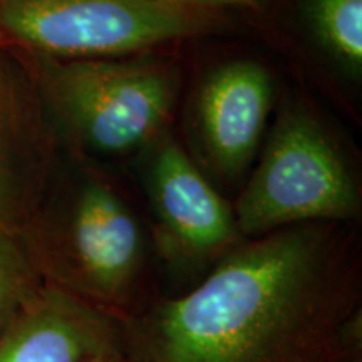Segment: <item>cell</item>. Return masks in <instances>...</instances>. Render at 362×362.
I'll list each match as a JSON object with an SVG mask.
<instances>
[{
    "label": "cell",
    "mask_w": 362,
    "mask_h": 362,
    "mask_svg": "<svg viewBox=\"0 0 362 362\" xmlns=\"http://www.w3.org/2000/svg\"><path fill=\"white\" fill-rule=\"evenodd\" d=\"M361 305L356 240L302 223L243 240L197 285L123 324L134 362H325Z\"/></svg>",
    "instance_id": "1"
},
{
    "label": "cell",
    "mask_w": 362,
    "mask_h": 362,
    "mask_svg": "<svg viewBox=\"0 0 362 362\" xmlns=\"http://www.w3.org/2000/svg\"><path fill=\"white\" fill-rule=\"evenodd\" d=\"M45 285L126 324L163 297L155 292L151 235L101 181L62 185L59 171L21 232Z\"/></svg>",
    "instance_id": "2"
},
{
    "label": "cell",
    "mask_w": 362,
    "mask_h": 362,
    "mask_svg": "<svg viewBox=\"0 0 362 362\" xmlns=\"http://www.w3.org/2000/svg\"><path fill=\"white\" fill-rule=\"evenodd\" d=\"M17 54L33 76L59 141L119 155L155 138L168 119L176 94L168 66Z\"/></svg>",
    "instance_id": "3"
},
{
    "label": "cell",
    "mask_w": 362,
    "mask_h": 362,
    "mask_svg": "<svg viewBox=\"0 0 362 362\" xmlns=\"http://www.w3.org/2000/svg\"><path fill=\"white\" fill-rule=\"evenodd\" d=\"M200 7L170 0H0V39L17 52L110 59L210 27Z\"/></svg>",
    "instance_id": "4"
},
{
    "label": "cell",
    "mask_w": 362,
    "mask_h": 362,
    "mask_svg": "<svg viewBox=\"0 0 362 362\" xmlns=\"http://www.w3.org/2000/svg\"><path fill=\"white\" fill-rule=\"evenodd\" d=\"M243 238L302 223H344L359 215V192L329 134L302 110L280 116L259 168L235 203Z\"/></svg>",
    "instance_id": "5"
},
{
    "label": "cell",
    "mask_w": 362,
    "mask_h": 362,
    "mask_svg": "<svg viewBox=\"0 0 362 362\" xmlns=\"http://www.w3.org/2000/svg\"><path fill=\"white\" fill-rule=\"evenodd\" d=\"M155 253L185 292L243 242L233 208L216 193L185 149L171 138L158 146L148 170Z\"/></svg>",
    "instance_id": "6"
},
{
    "label": "cell",
    "mask_w": 362,
    "mask_h": 362,
    "mask_svg": "<svg viewBox=\"0 0 362 362\" xmlns=\"http://www.w3.org/2000/svg\"><path fill=\"white\" fill-rule=\"evenodd\" d=\"M57 136L25 62L0 49V228L19 233L57 175Z\"/></svg>",
    "instance_id": "7"
},
{
    "label": "cell",
    "mask_w": 362,
    "mask_h": 362,
    "mask_svg": "<svg viewBox=\"0 0 362 362\" xmlns=\"http://www.w3.org/2000/svg\"><path fill=\"white\" fill-rule=\"evenodd\" d=\"M123 342V324L42 285L0 336V362H88Z\"/></svg>",
    "instance_id": "8"
},
{
    "label": "cell",
    "mask_w": 362,
    "mask_h": 362,
    "mask_svg": "<svg viewBox=\"0 0 362 362\" xmlns=\"http://www.w3.org/2000/svg\"><path fill=\"white\" fill-rule=\"evenodd\" d=\"M272 104V79L264 66L233 61L216 69L198 98V128L220 173H242L264 133Z\"/></svg>",
    "instance_id": "9"
},
{
    "label": "cell",
    "mask_w": 362,
    "mask_h": 362,
    "mask_svg": "<svg viewBox=\"0 0 362 362\" xmlns=\"http://www.w3.org/2000/svg\"><path fill=\"white\" fill-rule=\"evenodd\" d=\"M317 40L352 74L362 69V0H307Z\"/></svg>",
    "instance_id": "10"
},
{
    "label": "cell",
    "mask_w": 362,
    "mask_h": 362,
    "mask_svg": "<svg viewBox=\"0 0 362 362\" xmlns=\"http://www.w3.org/2000/svg\"><path fill=\"white\" fill-rule=\"evenodd\" d=\"M42 285L21 235L0 228V336Z\"/></svg>",
    "instance_id": "11"
},
{
    "label": "cell",
    "mask_w": 362,
    "mask_h": 362,
    "mask_svg": "<svg viewBox=\"0 0 362 362\" xmlns=\"http://www.w3.org/2000/svg\"><path fill=\"white\" fill-rule=\"evenodd\" d=\"M325 362H362V307L342 324Z\"/></svg>",
    "instance_id": "12"
},
{
    "label": "cell",
    "mask_w": 362,
    "mask_h": 362,
    "mask_svg": "<svg viewBox=\"0 0 362 362\" xmlns=\"http://www.w3.org/2000/svg\"><path fill=\"white\" fill-rule=\"evenodd\" d=\"M88 362H134L124 349V344H116V346L107 347L103 352H99L94 357H90Z\"/></svg>",
    "instance_id": "13"
},
{
    "label": "cell",
    "mask_w": 362,
    "mask_h": 362,
    "mask_svg": "<svg viewBox=\"0 0 362 362\" xmlns=\"http://www.w3.org/2000/svg\"><path fill=\"white\" fill-rule=\"evenodd\" d=\"M170 2L202 7V6H208V4H238V2H252V0H170Z\"/></svg>",
    "instance_id": "14"
},
{
    "label": "cell",
    "mask_w": 362,
    "mask_h": 362,
    "mask_svg": "<svg viewBox=\"0 0 362 362\" xmlns=\"http://www.w3.org/2000/svg\"><path fill=\"white\" fill-rule=\"evenodd\" d=\"M2 47H6V45H4V42H2V39H0V49Z\"/></svg>",
    "instance_id": "15"
}]
</instances>
